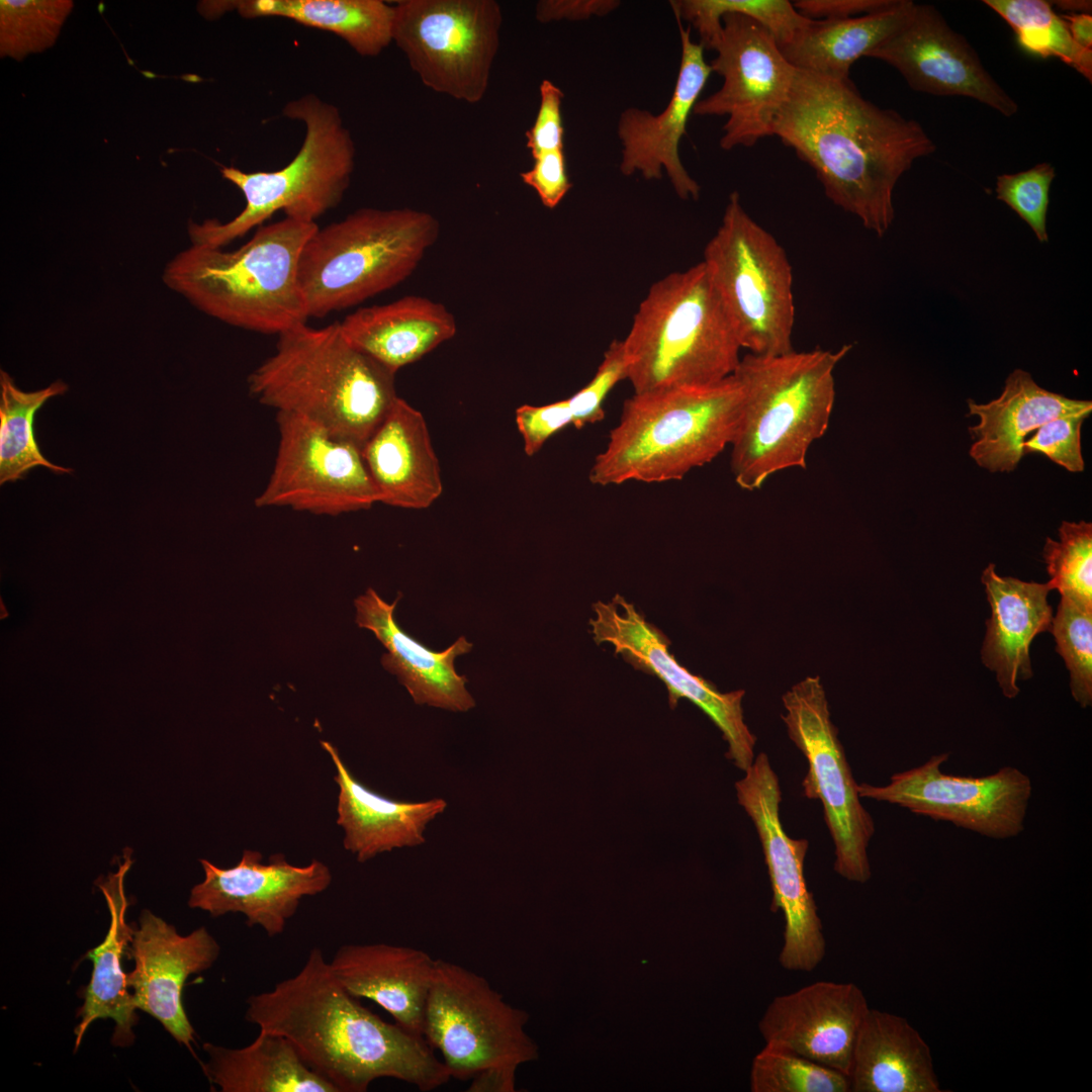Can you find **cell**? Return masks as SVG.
<instances>
[{"mask_svg": "<svg viewBox=\"0 0 1092 1092\" xmlns=\"http://www.w3.org/2000/svg\"><path fill=\"white\" fill-rule=\"evenodd\" d=\"M772 135L808 164L826 197L882 237L902 175L936 151L921 124L862 97L851 80L797 69Z\"/></svg>", "mask_w": 1092, "mask_h": 1092, "instance_id": "cell-1", "label": "cell"}, {"mask_svg": "<svg viewBox=\"0 0 1092 1092\" xmlns=\"http://www.w3.org/2000/svg\"><path fill=\"white\" fill-rule=\"evenodd\" d=\"M245 1018L288 1038L338 1092H365L380 1078L429 1092L451 1079L423 1035L384 1021L350 995L320 947L297 974L251 995Z\"/></svg>", "mask_w": 1092, "mask_h": 1092, "instance_id": "cell-2", "label": "cell"}, {"mask_svg": "<svg viewBox=\"0 0 1092 1092\" xmlns=\"http://www.w3.org/2000/svg\"><path fill=\"white\" fill-rule=\"evenodd\" d=\"M248 387L260 403L361 448L398 398L395 373L351 345L340 323H305L278 335Z\"/></svg>", "mask_w": 1092, "mask_h": 1092, "instance_id": "cell-3", "label": "cell"}, {"mask_svg": "<svg viewBox=\"0 0 1092 1092\" xmlns=\"http://www.w3.org/2000/svg\"><path fill=\"white\" fill-rule=\"evenodd\" d=\"M850 349L740 358L733 376L743 400L730 444V468L740 488L753 491L778 472L806 468L811 445L829 427L835 368Z\"/></svg>", "mask_w": 1092, "mask_h": 1092, "instance_id": "cell-4", "label": "cell"}, {"mask_svg": "<svg viewBox=\"0 0 1092 1092\" xmlns=\"http://www.w3.org/2000/svg\"><path fill=\"white\" fill-rule=\"evenodd\" d=\"M317 228L285 217L260 226L237 250L191 245L166 264L163 281L214 318L278 336L309 317L298 266Z\"/></svg>", "mask_w": 1092, "mask_h": 1092, "instance_id": "cell-5", "label": "cell"}, {"mask_svg": "<svg viewBox=\"0 0 1092 1092\" xmlns=\"http://www.w3.org/2000/svg\"><path fill=\"white\" fill-rule=\"evenodd\" d=\"M742 400L733 374L709 385L633 393L594 459L589 482L608 486L682 479L730 446Z\"/></svg>", "mask_w": 1092, "mask_h": 1092, "instance_id": "cell-6", "label": "cell"}, {"mask_svg": "<svg viewBox=\"0 0 1092 1092\" xmlns=\"http://www.w3.org/2000/svg\"><path fill=\"white\" fill-rule=\"evenodd\" d=\"M623 344L634 393L719 382L742 350L702 261L651 285Z\"/></svg>", "mask_w": 1092, "mask_h": 1092, "instance_id": "cell-7", "label": "cell"}, {"mask_svg": "<svg viewBox=\"0 0 1092 1092\" xmlns=\"http://www.w3.org/2000/svg\"><path fill=\"white\" fill-rule=\"evenodd\" d=\"M438 236L436 217L412 208H360L317 228L298 266L308 316L323 317L396 286Z\"/></svg>", "mask_w": 1092, "mask_h": 1092, "instance_id": "cell-8", "label": "cell"}, {"mask_svg": "<svg viewBox=\"0 0 1092 1092\" xmlns=\"http://www.w3.org/2000/svg\"><path fill=\"white\" fill-rule=\"evenodd\" d=\"M289 119L305 125V136L296 156L271 172H244L222 167V177L245 197L242 211L229 221H190L191 245L223 248L275 212L305 222L315 219L342 200L355 167V145L339 109L313 94L289 101L282 110Z\"/></svg>", "mask_w": 1092, "mask_h": 1092, "instance_id": "cell-9", "label": "cell"}, {"mask_svg": "<svg viewBox=\"0 0 1092 1092\" xmlns=\"http://www.w3.org/2000/svg\"><path fill=\"white\" fill-rule=\"evenodd\" d=\"M742 349L755 355L793 351V271L775 237L730 194L702 260Z\"/></svg>", "mask_w": 1092, "mask_h": 1092, "instance_id": "cell-10", "label": "cell"}, {"mask_svg": "<svg viewBox=\"0 0 1092 1092\" xmlns=\"http://www.w3.org/2000/svg\"><path fill=\"white\" fill-rule=\"evenodd\" d=\"M502 24L494 0H401L392 41L426 87L475 104L488 88Z\"/></svg>", "mask_w": 1092, "mask_h": 1092, "instance_id": "cell-11", "label": "cell"}, {"mask_svg": "<svg viewBox=\"0 0 1092 1092\" xmlns=\"http://www.w3.org/2000/svg\"><path fill=\"white\" fill-rule=\"evenodd\" d=\"M525 1022L526 1014L483 976L436 959L423 1035L441 1054L450 1078L467 1081L486 1067L534 1058Z\"/></svg>", "mask_w": 1092, "mask_h": 1092, "instance_id": "cell-12", "label": "cell"}, {"mask_svg": "<svg viewBox=\"0 0 1092 1092\" xmlns=\"http://www.w3.org/2000/svg\"><path fill=\"white\" fill-rule=\"evenodd\" d=\"M782 701L788 735L808 763L803 795L823 806L834 844V871L847 881L864 884L872 877L868 848L875 822L860 802L858 784L831 721L820 678L805 677L787 691Z\"/></svg>", "mask_w": 1092, "mask_h": 1092, "instance_id": "cell-13", "label": "cell"}, {"mask_svg": "<svg viewBox=\"0 0 1092 1092\" xmlns=\"http://www.w3.org/2000/svg\"><path fill=\"white\" fill-rule=\"evenodd\" d=\"M722 31L713 50L712 72L723 79L719 90L699 99L693 114L726 116L720 147H753L771 136L797 69L774 35L754 19L732 10L721 14Z\"/></svg>", "mask_w": 1092, "mask_h": 1092, "instance_id": "cell-14", "label": "cell"}, {"mask_svg": "<svg viewBox=\"0 0 1092 1092\" xmlns=\"http://www.w3.org/2000/svg\"><path fill=\"white\" fill-rule=\"evenodd\" d=\"M949 757V752L933 754L894 774L885 786L859 784L858 795L992 839L1021 834L1032 796L1029 776L1009 765L982 777L949 775L942 769Z\"/></svg>", "mask_w": 1092, "mask_h": 1092, "instance_id": "cell-15", "label": "cell"}, {"mask_svg": "<svg viewBox=\"0 0 1092 1092\" xmlns=\"http://www.w3.org/2000/svg\"><path fill=\"white\" fill-rule=\"evenodd\" d=\"M276 422V458L258 508L338 516L380 503L360 446L293 414L277 413Z\"/></svg>", "mask_w": 1092, "mask_h": 1092, "instance_id": "cell-16", "label": "cell"}, {"mask_svg": "<svg viewBox=\"0 0 1092 1092\" xmlns=\"http://www.w3.org/2000/svg\"><path fill=\"white\" fill-rule=\"evenodd\" d=\"M744 772L735 783L737 802L758 834L772 892L770 910L785 919L779 962L788 971L811 972L825 956L826 940L804 875L809 842L790 837L783 827L780 781L768 756L760 752Z\"/></svg>", "mask_w": 1092, "mask_h": 1092, "instance_id": "cell-17", "label": "cell"}, {"mask_svg": "<svg viewBox=\"0 0 1092 1092\" xmlns=\"http://www.w3.org/2000/svg\"><path fill=\"white\" fill-rule=\"evenodd\" d=\"M593 609L595 618L589 620V625L595 642L611 644L615 654L622 655L635 669L659 678L668 692L670 708L686 699L702 710L727 742L726 757L745 771L755 758L756 743L743 717L745 692L722 693L702 676L693 674L669 652L668 638L622 596L616 595L607 603L597 602Z\"/></svg>", "mask_w": 1092, "mask_h": 1092, "instance_id": "cell-18", "label": "cell"}, {"mask_svg": "<svg viewBox=\"0 0 1092 1092\" xmlns=\"http://www.w3.org/2000/svg\"><path fill=\"white\" fill-rule=\"evenodd\" d=\"M867 58L892 66L917 92L968 97L1005 117L1018 111L971 43L932 5L914 3L903 24Z\"/></svg>", "mask_w": 1092, "mask_h": 1092, "instance_id": "cell-19", "label": "cell"}, {"mask_svg": "<svg viewBox=\"0 0 1092 1092\" xmlns=\"http://www.w3.org/2000/svg\"><path fill=\"white\" fill-rule=\"evenodd\" d=\"M262 858L261 852L247 849L228 869L200 859L204 880L191 889L188 905L212 917L242 913L249 927L259 926L269 937L282 934L300 900L327 890L332 874L317 859L297 867L282 853L271 855L267 862Z\"/></svg>", "mask_w": 1092, "mask_h": 1092, "instance_id": "cell-20", "label": "cell"}, {"mask_svg": "<svg viewBox=\"0 0 1092 1092\" xmlns=\"http://www.w3.org/2000/svg\"><path fill=\"white\" fill-rule=\"evenodd\" d=\"M675 19L681 58L672 95L660 113L636 107L621 113L617 128L622 146L619 168L625 176L638 172L646 180L660 179L664 172L680 199L698 200L701 188L680 160L679 144L713 72L703 46L693 41L691 27H684L677 16Z\"/></svg>", "mask_w": 1092, "mask_h": 1092, "instance_id": "cell-21", "label": "cell"}, {"mask_svg": "<svg viewBox=\"0 0 1092 1092\" xmlns=\"http://www.w3.org/2000/svg\"><path fill=\"white\" fill-rule=\"evenodd\" d=\"M128 952L134 969L126 979L136 1009L156 1018L176 1041L195 1055V1030L184 1008L183 988L189 976L214 964L219 944L204 926L181 935L175 926L145 910Z\"/></svg>", "mask_w": 1092, "mask_h": 1092, "instance_id": "cell-22", "label": "cell"}, {"mask_svg": "<svg viewBox=\"0 0 1092 1092\" xmlns=\"http://www.w3.org/2000/svg\"><path fill=\"white\" fill-rule=\"evenodd\" d=\"M870 1007L853 983L818 981L775 997L758 1027L766 1045L788 1050L849 1075Z\"/></svg>", "mask_w": 1092, "mask_h": 1092, "instance_id": "cell-23", "label": "cell"}, {"mask_svg": "<svg viewBox=\"0 0 1092 1092\" xmlns=\"http://www.w3.org/2000/svg\"><path fill=\"white\" fill-rule=\"evenodd\" d=\"M397 602L398 598L387 604L372 588L354 602L357 625L371 631L387 650L381 657L384 668L397 676L418 705L453 712L474 708L467 678L454 666L455 658L469 652L472 644L462 636L444 651L430 650L397 625Z\"/></svg>", "mask_w": 1092, "mask_h": 1092, "instance_id": "cell-24", "label": "cell"}, {"mask_svg": "<svg viewBox=\"0 0 1092 1092\" xmlns=\"http://www.w3.org/2000/svg\"><path fill=\"white\" fill-rule=\"evenodd\" d=\"M435 961L423 949L411 946L348 943L336 950L330 965L350 995L375 1002L395 1023L423 1035Z\"/></svg>", "mask_w": 1092, "mask_h": 1092, "instance_id": "cell-25", "label": "cell"}, {"mask_svg": "<svg viewBox=\"0 0 1092 1092\" xmlns=\"http://www.w3.org/2000/svg\"><path fill=\"white\" fill-rule=\"evenodd\" d=\"M380 503L429 508L443 491L439 460L420 411L398 398L362 447Z\"/></svg>", "mask_w": 1092, "mask_h": 1092, "instance_id": "cell-26", "label": "cell"}, {"mask_svg": "<svg viewBox=\"0 0 1092 1092\" xmlns=\"http://www.w3.org/2000/svg\"><path fill=\"white\" fill-rule=\"evenodd\" d=\"M969 415L980 420L969 428L974 440L970 456L991 472H1008L1023 457V443L1031 431L1056 418L1088 417L1092 402L1049 391L1028 372L1015 369L1006 378L999 397L987 403L969 400Z\"/></svg>", "mask_w": 1092, "mask_h": 1092, "instance_id": "cell-27", "label": "cell"}, {"mask_svg": "<svg viewBox=\"0 0 1092 1092\" xmlns=\"http://www.w3.org/2000/svg\"><path fill=\"white\" fill-rule=\"evenodd\" d=\"M981 580L991 609L982 661L996 673L1004 697L1013 699L1019 693L1017 680L1032 676V640L1052 628L1054 616L1048 596L1053 588L1049 582L1001 576L993 563L983 570Z\"/></svg>", "mask_w": 1092, "mask_h": 1092, "instance_id": "cell-28", "label": "cell"}, {"mask_svg": "<svg viewBox=\"0 0 1092 1092\" xmlns=\"http://www.w3.org/2000/svg\"><path fill=\"white\" fill-rule=\"evenodd\" d=\"M321 744L336 767L334 779L339 786L337 823L345 832L344 847L356 854L358 861L425 842L428 824L447 808L444 799L404 802L386 798L360 783L332 743L322 741Z\"/></svg>", "mask_w": 1092, "mask_h": 1092, "instance_id": "cell-29", "label": "cell"}, {"mask_svg": "<svg viewBox=\"0 0 1092 1092\" xmlns=\"http://www.w3.org/2000/svg\"><path fill=\"white\" fill-rule=\"evenodd\" d=\"M340 326L351 345L394 373L453 338L457 330L445 305L418 295L361 307Z\"/></svg>", "mask_w": 1092, "mask_h": 1092, "instance_id": "cell-30", "label": "cell"}, {"mask_svg": "<svg viewBox=\"0 0 1092 1092\" xmlns=\"http://www.w3.org/2000/svg\"><path fill=\"white\" fill-rule=\"evenodd\" d=\"M850 1092H941L929 1045L904 1018L870 1008L857 1034Z\"/></svg>", "mask_w": 1092, "mask_h": 1092, "instance_id": "cell-31", "label": "cell"}, {"mask_svg": "<svg viewBox=\"0 0 1092 1092\" xmlns=\"http://www.w3.org/2000/svg\"><path fill=\"white\" fill-rule=\"evenodd\" d=\"M131 864L127 856L116 873L99 884L110 912V925L104 940L87 952L93 963L84 1003L78 1011L81 1018L75 1028V1050L88 1027L97 1019L111 1018L115 1022L112 1043L128 1046L134 1040L132 1027L136 1024L133 995L128 991L127 974L122 971L121 959L128 950L133 930L125 920L128 906L123 881Z\"/></svg>", "mask_w": 1092, "mask_h": 1092, "instance_id": "cell-32", "label": "cell"}, {"mask_svg": "<svg viewBox=\"0 0 1092 1092\" xmlns=\"http://www.w3.org/2000/svg\"><path fill=\"white\" fill-rule=\"evenodd\" d=\"M198 10L208 19L231 10L250 19H291L337 34L363 57H376L392 42L394 5L381 0L202 1Z\"/></svg>", "mask_w": 1092, "mask_h": 1092, "instance_id": "cell-33", "label": "cell"}, {"mask_svg": "<svg viewBox=\"0 0 1092 1092\" xmlns=\"http://www.w3.org/2000/svg\"><path fill=\"white\" fill-rule=\"evenodd\" d=\"M208 1056L202 1070L222 1092H338L310 1069L285 1036L259 1029L254 1040L232 1049L203 1044Z\"/></svg>", "mask_w": 1092, "mask_h": 1092, "instance_id": "cell-34", "label": "cell"}, {"mask_svg": "<svg viewBox=\"0 0 1092 1092\" xmlns=\"http://www.w3.org/2000/svg\"><path fill=\"white\" fill-rule=\"evenodd\" d=\"M915 2L895 0L880 11L845 19H811L781 50L796 69L837 81L849 80L851 66L895 32Z\"/></svg>", "mask_w": 1092, "mask_h": 1092, "instance_id": "cell-35", "label": "cell"}, {"mask_svg": "<svg viewBox=\"0 0 1092 1092\" xmlns=\"http://www.w3.org/2000/svg\"><path fill=\"white\" fill-rule=\"evenodd\" d=\"M68 385L57 380L48 387L25 392L0 371V483L14 482L30 469L43 466L55 473L72 469L51 463L41 454L33 432L36 412L51 397L64 394Z\"/></svg>", "mask_w": 1092, "mask_h": 1092, "instance_id": "cell-36", "label": "cell"}, {"mask_svg": "<svg viewBox=\"0 0 1092 1092\" xmlns=\"http://www.w3.org/2000/svg\"><path fill=\"white\" fill-rule=\"evenodd\" d=\"M1015 32L1027 52L1055 57L1092 81V50L1072 38L1067 23L1043 0H984Z\"/></svg>", "mask_w": 1092, "mask_h": 1092, "instance_id": "cell-37", "label": "cell"}, {"mask_svg": "<svg viewBox=\"0 0 1092 1092\" xmlns=\"http://www.w3.org/2000/svg\"><path fill=\"white\" fill-rule=\"evenodd\" d=\"M670 6L674 16L687 20L700 35L704 49L713 50L722 31L721 14L732 10L766 28L780 48L790 43L811 19L800 14L789 0H677Z\"/></svg>", "mask_w": 1092, "mask_h": 1092, "instance_id": "cell-38", "label": "cell"}, {"mask_svg": "<svg viewBox=\"0 0 1092 1092\" xmlns=\"http://www.w3.org/2000/svg\"><path fill=\"white\" fill-rule=\"evenodd\" d=\"M73 8L72 0H1L0 57L21 62L49 50Z\"/></svg>", "mask_w": 1092, "mask_h": 1092, "instance_id": "cell-39", "label": "cell"}, {"mask_svg": "<svg viewBox=\"0 0 1092 1092\" xmlns=\"http://www.w3.org/2000/svg\"><path fill=\"white\" fill-rule=\"evenodd\" d=\"M750 1088L753 1092H850V1081L837 1070L765 1044L753 1059Z\"/></svg>", "mask_w": 1092, "mask_h": 1092, "instance_id": "cell-40", "label": "cell"}, {"mask_svg": "<svg viewBox=\"0 0 1092 1092\" xmlns=\"http://www.w3.org/2000/svg\"><path fill=\"white\" fill-rule=\"evenodd\" d=\"M1059 538L1048 537L1043 546L1048 582L1061 597L1092 608V524L1063 521Z\"/></svg>", "mask_w": 1092, "mask_h": 1092, "instance_id": "cell-41", "label": "cell"}, {"mask_svg": "<svg viewBox=\"0 0 1092 1092\" xmlns=\"http://www.w3.org/2000/svg\"><path fill=\"white\" fill-rule=\"evenodd\" d=\"M1056 651L1070 672L1072 697L1081 708L1092 704V608L1061 597L1050 630Z\"/></svg>", "mask_w": 1092, "mask_h": 1092, "instance_id": "cell-42", "label": "cell"}, {"mask_svg": "<svg viewBox=\"0 0 1092 1092\" xmlns=\"http://www.w3.org/2000/svg\"><path fill=\"white\" fill-rule=\"evenodd\" d=\"M1055 176L1052 164L1040 163L1026 171L999 175L996 181L997 198L1030 226L1039 242L1049 240L1046 212Z\"/></svg>", "mask_w": 1092, "mask_h": 1092, "instance_id": "cell-43", "label": "cell"}, {"mask_svg": "<svg viewBox=\"0 0 1092 1092\" xmlns=\"http://www.w3.org/2000/svg\"><path fill=\"white\" fill-rule=\"evenodd\" d=\"M628 377L623 340H614L605 351L603 360L590 381L568 397L572 426L582 429L602 421L604 403L611 390Z\"/></svg>", "mask_w": 1092, "mask_h": 1092, "instance_id": "cell-44", "label": "cell"}, {"mask_svg": "<svg viewBox=\"0 0 1092 1092\" xmlns=\"http://www.w3.org/2000/svg\"><path fill=\"white\" fill-rule=\"evenodd\" d=\"M1085 416L1060 417L1035 430L1023 443V453H1041L1070 472L1084 470L1081 427Z\"/></svg>", "mask_w": 1092, "mask_h": 1092, "instance_id": "cell-45", "label": "cell"}, {"mask_svg": "<svg viewBox=\"0 0 1092 1092\" xmlns=\"http://www.w3.org/2000/svg\"><path fill=\"white\" fill-rule=\"evenodd\" d=\"M568 399L544 405L523 404L516 410V424L522 436L524 452L536 455L555 434L572 426Z\"/></svg>", "mask_w": 1092, "mask_h": 1092, "instance_id": "cell-46", "label": "cell"}, {"mask_svg": "<svg viewBox=\"0 0 1092 1092\" xmlns=\"http://www.w3.org/2000/svg\"><path fill=\"white\" fill-rule=\"evenodd\" d=\"M540 103L533 125L526 131V147L532 158L555 150H563L562 90L544 79L539 87Z\"/></svg>", "mask_w": 1092, "mask_h": 1092, "instance_id": "cell-47", "label": "cell"}, {"mask_svg": "<svg viewBox=\"0 0 1092 1092\" xmlns=\"http://www.w3.org/2000/svg\"><path fill=\"white\" fill-rule=\"evenodd\" d=\"M531 169L522 172V181L537 193L542 204L549 209L557 207L572 184L566 171L563 150L543 153L533 159Z\"/></svg>", "mask_w": 1092, "mask_h": 1092, "instance_id": "cell-48", "label": "cell"}, {"mask_svg": "<svg viewBox=\"0 0 1092 1092\" xmlns=\"http://www.w3.org/2000/svg\"><path fill=\"white\" fill-rule=\"evenodd\" d=\"M620 3L617 0H542L536 4L535 16L541 23L582 21L593 16H605Z\"/></svg>", "mask_w": 1092, "mask_h": 1092, "instance_id": "cell-49", "label": "cell"}, {"mask_svg": "<svg viewBox=\"0 0 1092 1092\" xmlns=\"http://www.w3.org/2000/svg\"><path fill=\"white\" fill-rule=\"evenodd\" d=\"M895 0H797L796 10L814 20L845 19L874 13L892 5Z\"/></svg>", "mask_w": 1092, "mask_h": 1092, "instance_id": "cell-50", "label": "cell"}, {"mask_svg": "<svg viewBox=\"0 0 1092 1092\" xmlns=\"http://www.w3.org/2000/svg\"><path fill=\"white\" fill-rule=\"evenodd\" d=\"M517 1064H497L477 1072L471 1079L467 1092L515 1091Z\"/></svg>", "mask_w": 1092, "mask_h": 1092, "instance_id": "cell-51", "label": "cell"}, {"mask_svg": "<svg viewBox=\"0 0 1092 1092\" xmlns=\"http://www.w3.org/2000/svg\"><path fill=\"white\" fill-rule=\"evenodd\" d=\"M1061 17L1067 23L1069 32L1079 46L1092 49V16L1090 13H1067Z\"/></svg>", "mask_w": 1092, "mask_h": 1092, "instance_id": "cell-52", "label": "cell"}, {"mask_svg": "<svg viewBox=\"0 0 1092 1092\" xmlns=\"http://www.w3.org/2000/svg\"><path fill=\"white\" fill-rule=\"evenodd\" d=\"M1056 3L1068 13H1089L1091 8V2L1087 1H1057Z\"/></svg>", "mask_w": 1092, "mask_h": 1092, "instance_id": "cell-53", "label": "cell"}]
</instances>
